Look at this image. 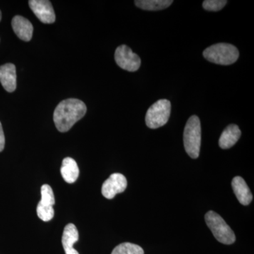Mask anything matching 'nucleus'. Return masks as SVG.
<instances>
[{
  "mask_svg": "<svg viewBox=\"0 0 254 254\" xmlns=\"http://www.w3.org/2000/svg\"><path fill=\"white\" fill-rule=\"evenodd\" d=\"M86 105L81 100L69 98L63 100L55 108L53 120L57 129L66 132L85 116Z\"/></svg>",
  "mask_w": 254,
  "mask_h": 254,
  "instance_id": "1",
  "label": "nucleus"
},
{
  "mask_svg": "<svg viewBox=\"0 0 254 254\" xmlns=\"http://www.w3.org/2000/svg\"><path fill=\"white\" fill-rule=\"evenodd\" d=\"M201 143V127L199 118L193 115L189 119L184 131V145L187 154L195 159L199 156Z\"/></svg>",
  "mask_w": 254,
  "mask_h": 254,
  "instance_id": "2",
  "label": "nucleus"
},
{
  "mask_svg": "<svg viewBox=\"0 0 254 254\" xmlns=\"http://www.w3.org/2000/svg\"><path fill=\"white\" fill-rule=\"evenodd\" d=\"M240 53L236 47L228 43H218L208 47L203 51L205 59L220 65H230L236 63Z\"/></svg>",
  "mask_w": 254,
  "mask_h": 254,
  "instance_id": "3",
  "label": "nucleus"
},
{
  "mask_svg": "<svg viewBox=\"0 0 254 254\" xmlns=\"http://www.w3.org/2000/svg\"><path fill=\"white\" fill-rule=\"evenodd\" d=\"M205 220L214 237L220 243L232 245L236 240L235 233L223 218L214 211L205 214Z\"/></svg>",
  "mask_w": 254,
  "mask_h": 254,
  "instance_id": "4",
  "label": "nucleus"
},
{
  "mask_svg": "<svg viewBox=\"0 0 254 254\" xmlns=\"http://www.w3.org/2000/svg\"><path fill=\"white\" fill-rule=\"evenodd\" d=\"M171 113V103L168 100H159L152 105L145 115V124L150 128H158L168 123Z\"/></svg>",
  "mask_w": 254,
  "mask_h": 254,
  "instance_id": "5",
  "label": "nucleus"
},
{
  "mask_svg": "<svg viewBox=\"0 0 254 254\" xmlns=\"http://www.w3.org/2000/svg\"><path fill=\"white\" fill-rule=\"evenodd\" d=\"M115 60L120 67L131 72L137 71L141 66V61L138 55L125 45L117 48Z\"/></svg>",
  "mask_w": 254,
  "mask_h": 254,
  "instance_id": "6",
  "label": "nucleus"
},
{
  "mask_svg": "<svg viewBox=\"0 0 254 254\" xmlns=\"http://www.w3.org/2000/svg\"><path fill=\"white\" fill-rule=\"evenodd\" d=\"M55 203L54 193L51 187L48 185H43L41 187V200L37 206L38 218L44 222L51 220L55 215L53 209Z\"/></svg>",
  "mask_w": 254,
  "mask_h": 254,
  "instance_id": "7",
  "label": "nucleus"
},
{
  "mask_svg": "<svg viewBox=\"0 0 254 254\" xmlns=\"http://www.w3.org/2000/svg\"><path fill=\"white\" fill-rule=\"evenodd\" d=\"M127 187L126 177L120 173H114L103 183L102 194L108 199H112L118 193H123Z\"/></svg>",
  "mask_w": 254,
  "mask_h": 254,
  "instance_id": "8",
  "label": "nucleus"
},
{
  "mask_svg": "<svg viewBox=\"0 0 254 254\" xmlns=\"http://www.w3.org/2000/svg\"><path fill=\"white\" fill-rule=\"evenodd\" d=\"M30 8L37 18L44 23H53L56 19L53 5L48 0H31Z\"/></svg>",
  "mask_w": 254,
  "mask_h": 254,
  "instance_id": "9",
  "label": "nucleus"
},
{
  "mask_svg": "<svg viewBox=\"0 0 254 254\" xmlns=\"http://www.w3.org/2000/svg\"><path fill=\"white\" fill-rule=\"evenodd\" d=\"M0 83L9 93L16 90V71L14 64L8 63L0 66Z\"/></svg>",
  "mask_w": 254,
  "mask_h": 254,
  "instance_id": "10",
  "label": "nucleus"
},
{
  "mask_svg": "<svg viewBox=\"0 0 254 254\" xmlns=\"http://www.w3.org/2000/svg\"><path fill=\"white\" fill-rule=\"evenodd\" d=\"M11 26L18 38L23 41H31L33 36V26L27 18L21 16H15L11 21Z\"/></svg>",
  "mask_w": 254,
  "mask_h": 254,
  "instance_id": "11",
  "label": "nucleus"
},
{
  "mask_svg": "<svg viewBox=\"0 0 254 254\" xmlns=\"http://www.w3.org/2000/svg\"><path fill=\"white\" fill-rule=\"evenodd\" d=\"M234 193L236 195L239 202L243 205H248L253 200V195L244 179L235 177L232 182Z\"/></svg>",
  "mask_w": 254,
  "mask_h": 254,
  "instance_id": "12",
  "label": "nucleus"
},
{
  "mask_svg": "<svg viewBox=\"0 0 254 254\" xmlns=\"http://www.w3.org/2000/svg\"><path fill=\"white\" fill-rule=\"evenodd\" d=\"M242 132L236 125H230L224 130L219 139V145L222 149H229L236 144Z\"/></svg>",
  "mask_w": 254,
  "mask_h": 254,
  "instance_id": "13",
  "label": "nucleus"
},
{
  "mask_svg": "<svg viewBox=\"0 0 254 254\" xmlns=\"http://www.w3.org/2000/svg\"><path fill=\"white\" fill-rule=\"evenodd\" d=\"M78 240L77 228L72 223L68 224L64 230L63 240V248L66 254H79L73 246Z\"/></svg>",
  "mask_w": 254,
  "mask_h": 254,
  "instance_id": "14",
  "label": "nucleus"
},
{
  "mask_svg": "<svg viewBox=\"0 0 254 254\" xmlns=\"http://www.w3.org/2000/svg\"><path fill=\"white\" fill-rule=\"evenodd\" d=\"M61 175L64 180L68 184H73L77 180L79 169L77 163L71 158L64 159L61 167Z\"/></svg>",
  "mask_w": 254,
  "mask_h": 254,
  "instance_id": "15",
  "label": "nucleus"
},
{
  "mask_svg": "<svg viewBox=\"0 0 254 254\" xmlns=\"http://www.w3.org/2000/svg\"><path fill=\"white\" fill-rule=\"evenodd\" d=\"M135 4L140 9L147 11H160L169 7L173 3L172 0H136Z\"/></svg>",
  "mask_w": 254,
  "mask_h": 254,
  "instance_id": "16",
  "label": "nucleus"
},
{
  "mask_svg": "<svg viewBox=\"0 0 254 254\" xmlns=\"http://www.w3.org/2000/svg\"><path fill=\"white\" fill-rule=\"evenodd\" d=\"M112 254H144V252L140 246L125 242L117 246Z\"/></svg>",
  "mask_w": 254,
  "mask_h": 254,
  "instance_id": "17",
  "label": "nucleus"
},
{
  "mask_svg": "<svg viewBox=\"0 0 254 254\" xmlns=\"http://www.w3.org/2000/svg\"><path fill=\"white\" fill-rule=\"evenodd\" d=\"M226 0H205L203 3V7L207 11H218L226 5Z\"/></svg>",
  "mask_w": 254,
  "mask_h": 254,
  "instance_id": "18",
  "label": "nucleus"
},
{
  "mask_svg": "<svg viewBox=\"0 0 254 254\" xmlns=\"http://www.w3.org/2000/svg\"><path fill=\"white\" fill-rule=\"evenodd\" d=\"M5 145V137L4 134V131H3L2 126L1 124L0 123V152L4 150Z\"/></svg>",
  "mask_w": 254,
  "mask_h": 254,
  "instance_id": "19",
  "label": "nucleus"
},
{
  "mask_svg": "<svg viewBox=\"0 0 254 254\" xmlns=\"http://www.w3.org/2000/svg\"><path fill=\"white\" fill-rule=\"evenodd\" d=\"M1 11H0V21H1Z\"/></svg>",
  "mask_w": 254,
  "mask_h": 254,
  "instance_id": "20",
  "label": "nucleus"
}]
</instances>
